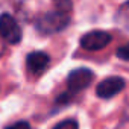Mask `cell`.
Listing matches in <instances>:
<instances>
[{
	"label": "cell",
	"instance_id": "9",
	"mask_svg": "<svg viewBox=\"0 0 129 129\" xmlns=\"http://www.w3.org/2000/svg\"><path fill=\"white\" fill-rule=\"evenodd\" d=\"M53 129H79V126L75 120L69 118V120H62L61 123H58Z\"/></svg>",
	"mask_w": 129,
	"mask_h": 129
},
{
	"label": "cell",
	"instance_id": "3",
	"mask_svg": "<svg viewBox=\"0 0 129 129\" xmlns=\"http://www.w3.org/2000/svg\"><path fill=\"white\" fill-rule=\"evenodd\" d=\"M94 79V73L90 69H75L67 76V87L70 93L85 90Z\"/></svg>",
	"mask_w": 129,
	"mask_h": 129
},
{
	"label": "cell",
	"instance_id": "5",
	"mask_svg": "<svg viewBox=\"0 0 129 129\" xmlns=\"http://www.w3.org/2000/svg\"><path fill=\"white\" fill-rule=\"evenodd\" d=\"M123 88H124V79L120 76H111V78L103 79L97 85L96 94L100 99H111L120 91H123Z\"/></svg>",
	"mask_w": 129,
	"mask_h": 129
},
{
	"label": "cell",
	"instance_id": "2",
	"mask_svg": "<svg viewBox=\"0 0 129 129\" xmlns=\"http://www.w3.org/2000/svg\"><path fill=\"white\" fill-rule=\"evenodd\" d=\"M0 37L8 44H18L21 41V29L17 20L8 12L0 15Z\"/></svg>",
	"mask_w": 129,
	"mask_h": 129
},
{
	"label": "cell",
	"instance_id": "10",
	"mask_svg": "<svg viewBox=\"0 0 129 129\" xmlns=\"http://www.w3.org/2000/svg\"><path fill=\"white\" fill-rule=\"evenodd\" d=\"M115 56L123 61H129V43H126L124 46H120L115 50Z\"/></svg>",
	"mask_w": 129,
	"mask_h": 129
},
{
	"label": "cell",
	"instance_id": "11",
	"mask_svg": "<svg viewBox=\"0 0 129 129\" xmlns=\"http://www.w3.org/2000/svg\"><path fill=\"white\" fill-rule=\"evenodd\" d=\"M5 129H30V124L27 123V121H15L14 124H11V126H8V127H5Z\"/></svg>",
	"mask_w": 129,
	"mask_h": 129
},
{
	"label": "cell",
	"instance_id": "8",
	"mask_svg": "<svg viewBox=\"0 0 129 129\" xmlns=\"http://www.w3.org/2000/svg\"><path fill=\"white\" fill-rule=\"evenodd\" d=\"M53 5H55L56 11L70 14V11L73 8V0H53Z\"/></svg>",
	"mask_w": 129,
	"mask_h": 129
},
{
	"label": "cell",
	"instance_id": "7",
	"mask_svg": "<svg viewBox=\"0 0 129 129\" xmlns=\"http://www.w3.org/2000/svg\"><path fill=\"white\" fill-rule=\"evenodd\" d=\"M115 21L121 29L129 30V2L123 3L118 8V11L115 14Z\"/></svg>",
	"mask_w": 129,
	"mask_h": 129
},
{
	"label": "cell",
	"instance_id": "1",
	"mask_svg": "<svg viewBox=\"0 0 129 129\" xmlns=\"http://www.w3.org/2000/svg\"><path fill=\"white\" fill-rule=\"evenodd\" d=\"M70 23V14L61 11H49L37 17L35 27L43 35H53L56 32L64 30Z\"/></svg>",
	"mask_w": 129,
	"mask_h": 129
},
{
	"label": "cell",
	"instance_id": "4",
	"mask_svg": "<svg viewBox=\"0 0 129 129\" xmlns=\"http://www.w3.org/2000/svg\"><path fill=\"white\" fill-rule=\"evenodd\" d=\"M79 43L82 49L90 50V52H97V50L105 49L111 43V35L105 30H91V32H87L81 38Z\"/></svg>",
	"mask_w": 129,
	"mask_h": 129
},
{
	"label": "cell",
	"instance_id": "6",
	"mask_svg": "<svg viewBox=\"0 0 129 129\" xmlns=\"http://www.w3.org/2000/svg\"><path fill=\"white\" fill-rule=\"evenodd\" d=\"M49 62H50V56L44 52H32L26 56V67L29 73L35 76L44 73V70L49 67Z\"/></svg>",
	"mask_w": 129,
	"mask_h": 129
},
{
	"label": "cell",
	"instance_id": "12",
	"mask_svg": "<svg viewBox=\"0 0 129 129\" xmlns=\"http://www.w3.org/2000/svg\"><path fill=\"white\" fill-rule=\"evenodd\" d=\"M70 97H72V94H70V93H62V94L56 99V102H58V103H66V102H69V100H70Z\"/></svg>",
	"mask_w": 129,
	"mask_h": 129
}]
</instances>
